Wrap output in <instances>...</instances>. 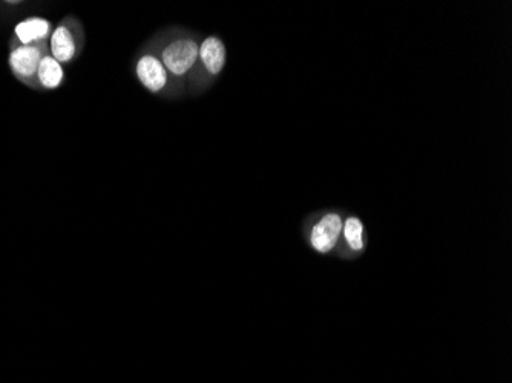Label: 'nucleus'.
Masks as SVG:
<instances>
[{"instance_id": "nucleus-4", "label": "nucleus", "mask_w": 512, "mask_h": 383, "mask_svg": "<svg viewBox=\"0 0 512 383\" xmlns=\"http://www.w3.org/2000/svg\"><path fill=\"white\" fill-rule=\"evenodd\" d=\"M50 54L63 66L73 63L83 54L86 31L82 20L73 14L63 17L51 34Z\"/></svg>"}, {"instance_id": "nucleus-2", "label": "nucleus", "mask_w": 512, "mask_h": 383, "mask_svg": "<svg viewBox=\"0 0 512 383\" xmlns=\"http://www.w3.org/2000/svg\"><path fill=\"white\" fill-rule=\"evenodd\" d=\"M132 71L138 83L152 95L165 97V99H174L180 95L174 80L169 76L168 69L161 63L160 57L148 43L135 53Z\"/></svg>"}, {"instance_id": "nucleus-7", "label": "nucleus", "mask_w": 512, "mask_h": 383, "mask_svg": "<svg viewBox=\"0 0 512 383\" xmlns=\"http://www.w3.org/2000/svg\"><path fill=\"white\" fill-rule=\"evenodd\" d=\"M342 218L338 213H327L313 227L312 235H310V243L313 249L319 253H327L335 249L338 244L339 236L342 233Z\"/></svg>"}, {"instance_id": "nucleus-8", "label": "nucleus", "mask_w": 512, "mask_h": 383, "mask_svg": "<svg viewBox=\"0 0 512 383\" xmlns=\"http://www.w3.org/2000/svg\"><path fill=\"white\" fill-rule=\"evenodd\" d=\"M65 80V66L57 62L50 53L45 54L37 69V91H56L65 83Z\"/></svg>"}, {"instance_id": "nucleus-9", "label": "nucleus", "mask_w": 512, "mask_h": 383, "mask_svg": "<svg viewBox=\"0 0 512 383\" xmlns=\"http://www.w3.org/2000/svg\"><path fill=\"white\" fill-rule=\"evenodd\" d=\"M342 229H344L345 241H347L348 246L352 247L353 250L364 249V226H362L359 218H348Z\"/></svg>"}, {"instance_id": "nucleus-3", "label": "nucleus", "mask_w": 512, "mask_h": 383, "mask_svg": "<svg viewBox=\"0 0 512 383\" xmlns=\"http://www.w3.org/2000/svg\"><path fill=\"white\" fill-rule=\"evenodd\" d=\"M227 51L223 40L209 36L200 43L197 65L189 77L188 89L191 94H201L217 80L226 66Z\"/></svg>"}, {"instance_id": "nucleus-10", "label": "nucleus", "mask_w": 512, "mask_h": 383, "mask_svg": "<svg viewBox=\"0 0 512 383\" xmlns=\"http://www.w3.org/2000/svg\"><path fill=\"white\" fill-rule=\"evenodd\" d=\"M23 5H27L23 0H4V2H0V13H5L10 16V14H14L17 10H20Z\"/></svg>"}, {"instance_id": "nucleus-5", "label": "nucleus", "mask_w": 512, "mask_h": 383, "mask_svg": "<svg viewBox=\"0 0 512 383\" xmlns=\"http://www.w3.org/2000/svg\"><path fill=\"white\" fill-rule=\"evenodd\" d=\"M8 50V66L14 79L37 91V69L43 56L50 53V45L13 46Z\"/></svg>"}, {"instance_id": "nucleus-6", "label": "nucleus", "mask_w": 512, "mask_h": 383, "mask_svg": "<svg viewBox=\"0 0 512 383\" xmlns=\"http://www.w3.org/2000/svg\"><path fill=\"white\" fill-rule=\"evenodd\" d=\"M54 25L45 17L31 16L20 20L11 34L8 48L13 46H37L50 43Z\"/></svg>"}, {"instance_id": "nucleus-1", "label": "nucleus", "mask_w": 512, "mask_h": 383, "mask_svg": "<svg viewBox=\"0 0 512 383\" xmlns=\"http://www.w3.org/2000/svg\"><path fill=\"white\" fill-rule=\"evenodd\" d=\"M149 46L160 57L161 63L168 69L180 95L188 89L189 77L197 65L200 43L195 34L181 28H169L158 31L148 40Z\"/></svg>"}]
</instances>
